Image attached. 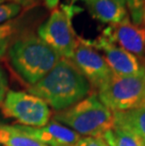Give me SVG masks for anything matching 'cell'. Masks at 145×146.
<instances>
[{
    "mask_svg": "<svg viewBox=\"0 0 145 146\" xmlns=\"http://www.w3.org/2000/svg\"><path fill=\"white\" fill-rule=\"evenodd\" d=\"M16 29L11 22L0 25V60L7 56L8 49L16 38Z\"/></svg>",
    "mask_w": 145,
    "mask_h": 146,
    "instance_id": "cell-15",
    "label": "cell"
},
{
    "mask_svg": "<svg viewBox=\"0 0 145 146\" xmlns=\"http://www.w3.org/2000/svg\"><path fill=\"white\" fill-rule=\"evenodd\" d=\"M0 144L3 146H47L20 131L14 125H0Z\"/></svg>",
    "mask_w": 145,
    "mask_h": 146,
    "instance_id": "cell-14",
    "label": "cell"
},
{
    "mask_svg": "<svg viewBox=\"0 0 145 146\" xmlns=\"http://www.w3.org/2000/svg\"><path fill=\"white\" fill-rule=\"evenodd\" d=\"M98 97L110 110L127 111L145 106V74L121 76L113 74L96 91Z\"/></svg>",
    "mask_w": 145,
    "mask_h": 146,
    "instance_id": "cell-4",
    "label": "cell"
},
{
    "mask_svg": "<svg viewBox=\"0 0 145 146\" xmlns=\"http://www.w3.org/2000/svg\"><path fill=\"white\" fill-rule=\"evenodd\" d=\"M130 20L145 27V0H126Z\"/></svg>",
    "mask_w": 145,
    "mask_h": 146,
    "instance_id": "cell-16",
    "label": "cell"
},
{
    "mask_svg": "<svg viewBox=\"0 0 145 146\" xmlns=\"http://www.w3.org/2000/svg\"><path fill=\"white\" fill-rule=\"evenodd\" d=\"M78 10L73 5L56 9L38 27V36L61 58L71 60L77 45L78 37L73 29L72 18Z\"/></svg>",
    "mask_w": 145,
    "mask_h": 146,
    "instance_id": "cell-5",
    "label": "cell"
},
{
    "mask_svg": "<svg viewBox=\"0 0 145 146\" xmlns=\"http://www.w3.org/2000/svg\"><path fill=\"white\" fill-rule=\"evenodd\" d=\"M114 123L126 127L145 142V106L127 111H114Z\"/></svg>",
    "mask_w": 145,
    "mask_h": 146,
    "instance_id": "cell-12",
    "label": "cell"
},
{
    "mask_svg": "<svg viewBox=\"0 0 145 146\" xmlns=\"http://www.w3.org/2000/svg\"><path fill=\"white\" fill-rule=\"evenodd\" d=\"M8 92V77L4 69L0 66V106L4 101V98Z\"/></svg>",
    "mask_w": 145,
    "mask_h": 146,
    "instance_id": "cell-19",
    "label": "cell"
},
{
    "mask_svg": "<svg viewBox=\"0 0 145 146\" xmlns=\"http://www.w3.org/2000/svg\"><path fill=\"white\" fill-rule=\"evenodd\" d=\"M88 11L101 23L113 25L129 17L126 0H88Z\"/></svg>",
    "mask_w": 145,
    "mask_h": 146,
    "instance_id": "cell-11",
    "label": "cell"
},
{
    "mask_svg": "<svg viewBox=\"0 0 145 146\" xmlns=\"http://www.w3.org/2000/svg\"><path fill=\"white\" fill-rule=\"evenodd\" d=\"M22 6L15 3H2L0 4V25L10 22L22 11Z\"/></svg>",
    "mask_w": 145,
    "mask_h": 146,
    "instance_id": "cell-17",
    "label": "cell"
},
{
    "mask_svg": "<svg viewBox=\"0 0 145 146\" xmlns=\"http://www.w3.org/2000/svg\"><path fill=\"white\" fill-rule=\"evenodd\" d=\"M100 36L123 50L145 58V27L134 24L130 17L120 23L109 25Z\"/></svg>",
    "mask_w": 145,
    "mask_h": 146,
    "instance_id": "cell-9",
    "label": "cell"
},
{
    "mask_svg": "<svg viewBox=\"0 0 145 146\" xmlns=\"http://www.w3.org/2000/svg\"><path fill=\"white\" fill-rule=\"evenodd\" d=\"M0 107L5 117L24 126H44L52 117L50 108L42 99L26 92L8 91Z\"/></svg>",
    "mask_w": 145,
    "mask_h": 146,
    "instance_id": "cell-6",
    "label": "cell"
},
{
    "mask_svg": "<svg viewBox=\"0 0 145 146\" xmlns=\"http://www.w3.org/2000/svg\"><path fill=\"white\" fill-rule=\"evenodd\" d=\"M7 56L12 71L27 88L44 77L61 58L33 33L18 35L11 43Z\"/></svg>",
    "mask_w": 145,
    "mask_h": 146,
    "instance_id": "cell-2",
    "label": "cell"
},
{
    "mask_svg": "<svg viewBox=\"0 0 145 146\" xmlns=\"http://www.w3.org/2000/svg\"><path fill=\"white\" fill-rule=\"evenodd\" d=\"M60 0H44V4L47 7L49 10L54 11L56 10L58 3H60Z\"/></svg>",
    "mask_w": 145,
    "mask_h": 146,
    "instance_id": "cell-21",
    "label": "cell"
},
{
    "mask_svg": "<svg viewBox=\"0 0 145 146\" xmlns=\"http://www.w3.org/2000/svg\"><path fill=\"white\" fill-rule=\"evenodd\" d=\"M27 90L56 112L67 110L94 92L75 63L65 58H61L44 77Z\"/></svg>",
    "mask_w": 145,
    "mask_h": 146,
    "instance_id": "cell-1",
    "label": "cell"
},
{
    "mask_svg": "<svg viewBox=\"0 0 145 146\" xmlns=\"http://www.w3.org/2000/svg\"><path fill=\"white\" fill-rule=\"evenodd\" d=\"M92 47L102 53L113 74L121 76L145 74V58H140L99 36L95 40H87Z\"/></svg>",
    "mask_w": 145,
    "mask_h": 146,
    "instance_id": "cell-8",
    "label": "cell"
},
{
    "mask_svg": "<svg viewBox=\"0 0 145 146\" xmlns=\"http://www.w3.org/2000/svg\"><path fill=\"white\" fill-rule=\"evenodd\" d=\"M52 118L80 136L94 138H102L114 123L113 112L102 103L96 92L67 110L55 112Z\"/></svg>",
    "mask_w": 145,
    "mask_h": 146,
    "instance_id": "cell-3",
    "label": "cell"
},
{
    "mask_svg": "<svg viewBox=\"0 0 145 146\" xmlns=\"http://www.w3.org/2000/svg\"><path fill=\"white\" fill-rule=\"evenodd\" d=\"M2 1H10L11 3H15V4L22 6V8H31L32 6H35L38 3L39 0H2Z\"/></svg>",
    "mask_w": 145,
    "mask_h": 146,
    "instance_id": "cell-20",
    "label": "cell"
},
{
    "mask_svg": "<svg viewBox=\"0 0 145 146\" xmlns=\"http://www.w3.org/2000/svg\"><path fill=\"white\" fill-rule=\"evenodd\" d=\"M102 138L107 146H145V142L133 131L117 125H113Z\"/></svg>",
    "mask_w": 145,
    "mask_h": 146,
    "instance_id": "cell-13",
    "label": "cell"
},
{
    "mask_svg": "<svg viewBox=\"0 0 145 146\" xmlns=\"http://www.w3.org/2000/svg\"><path fill=\"white\" fill-rule=\"evenodd\" d=\"M71 60L87 78L94 92L103 86L113 74L101 53L92 47L87 40L79 37Z\"/></svg>",
    "mask_w": 145,
    "mask_h": 146,
    "instance_id": "cell-7",
    "label": "cell"
},
{
    "mask_svg": "<svg viewBox=\"0 0 145 146\" xmlns=\"http://www.w3.org/2000/svg\"><path fill=\"white\" fill-rule=\"evenodd\" d=\"M73 146H107L103 138L84 137L81 138Z\"/></svg>",
    "mask_w": 145,
    "mask_h": 146,
    "instance_id": "cell-18",
    "label": "cell"
},
{
    "mask_svg": "<svg viewBox=\"0 0 145 146\" xmlns=\"http://www.w3.org/2000/svg\"><path fill=\"white\" fill-rule=\"evenodd\" d=\"M16 128L47 146H73L82 138L73 129L52 121L42 127L15 125Z\"/></svg>",
    "mask_w": 145,
    "mask_h": 146,
    "instance_id": "cell-10",
    "label": "cell"
},
{
    "mask_svg": "<svg viewBox=\"0 0 145 146\" xmlns=\"http://www.w3.org/2000/svg\"><path fill=\"white\" fill-rule=\"evenodd\" d=\"M2 3H4V1H2V0H0V4H2Z\"/></svg>",
    "mask_w": 145,
    "mask_h": 146,
    "instance_id": "cell-23",
    "label": "cell"
},
{
    "mask_svg": "<svg viewBox=\"0 0 145 146\" xmlns=\"http://www.w3.org/2000/svg\"><path fill=\"white\" fill-rule=\"evenodd\" d=\"M77 1H79V0H71V5H73V3H75ZM84 1H88V0H84Z\"/></svg>",
    "mask_w": 145,
    "mask_h": 146,
    "instance_id": "cell-22",
    "label": "cell"
}]
</instances>
